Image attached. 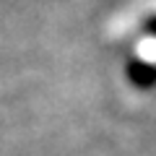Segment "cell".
I'll return each instance as SVG.
<instances>
[{
  "mask_svg": "<svg viewBox=\"0 0 156 156\" xmlns=\"http://www.w3.org/2000/svg\"><path fill=\"white\" fill-rule=\"evenodd\" d=\"M125 73H128L130 83L138 86V89H154V86H156V65H154V62L130 60L128 68H125Z\"/></svg>",
  "mask_w": 156,
  "mask_h": 156,
  "instance_id": "obj_1",
  "label": "cell"
},
{
  "mask_svg": "<svg viewBox=\"0 0 156 156\" xmlns=\"http://www.w3.org/2000/svg\"><path fill=\"white\" fill-rule=\"evenodd\" d=\"M146 31H148L151 37H156V16H151V18H146Z\"/></svg>",
  "mask_w": 156,
  "mask_h": 156,
  "instance_id": "obj_2",
  "label": "cell"
}]
</instances>
